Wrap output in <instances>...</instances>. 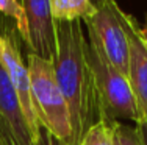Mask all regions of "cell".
Segmentation results:
<instances>
[{"label":"cell","instance_id":"1","mask_svg":"<svg viewBox=\"0 0 147 145\" xmlns=\"http://www.w3.org/2000/svg\"><path fill=\"white\" fill-rule=\"evenodd\" d=\"M57 22V55L55 78L69 106L72 125V145H80L88 130L99 122V105L92 72L86 59V36L83 20Z\"/></svg>","mask_w":147,"mask_h":145},{"label":"cell","instance_id":"2","mask_svg":"<svg viewBox=\"0 0 147 145\" xmlns=\"http://www.w3.org/2000/svg\"><path fill=\"white\" fill-rule=\"evenodd\" d=\"M27 67L31 78V98L39 128L57 139L72 145V125L69 106L55 78L53 65L28 53Z\"/></svg>","mask_w":147,"mask_h":145},{"label":"cell","instance_id":"3","mask_svg":"<svg viewBox=\"0 0 147 145\" xmlns=\"http://www.w3.org/2000/svg\"><path fill=\"white\" fill-rule=\"evenodd\" d=\"M86 59L92 72L99 105V120H131L139 123L128 78L114 67L92 37H86Z\"/></svg>","mask_w":147,"mask_h":145},{"label":"cell","instance_id":"4","mask_svg":"<svg viewBox=\"0 0 147 145\" xmlns=\"http://www.w3.org/2000/svg\"><path fill=\"white\" fill-rule=\"evenodd\" d=\"M122 9L117 3L102 2L97 5V11L91 19L85 20L88 36L92 37L114 67L122 75H128V37L122 22Z\"/></svg>","mask_w":147,"mask_h":145},{"label":"cell","instance_id":"5","mask_svg":"<svg viewBox=\"0 0 147 145\" xmlns=\"http://www.w3.org/2000/svg\"><path fill=\"white\" fill-rule=\"evenodd\" d=\"M122 22L127 31L130 48L127 78L135 98L139 123H147V42L131 16L122 13Z\"/></svg>","mask_w":147,"mask_h":145},{"label":"cell","instance_id":"6","mask_svg":"<svg viewBox=\"0 0 147 145\" xmlns=\"http://www.w3.org/2000/svg\"><path fill=\"white\" fill-rule=\"evenodd\" d=\"M0 44H2V34H0ZM0 123L8 133L11 145H36L38 137L31 130L28 120L25 119L19 97L3 64L2 55H0Z\"/></svg>","mask_w":147,"mask_h":145},{"label":"cell","instance_id":"7","mask_svg":"<svg viewBox=\"0 0 147 145\" xmlns=\"http://www.w3.org/2000/svg\"><path fill=\"white\" fill-rule=\"evenodd\" d=\"M28 19L30 53L52 63L57 55V22L49 2H24Z\"/></svg>","mask_w":147,"mask_h":145},{"label":"cell","instance_id":"8","mask_svg":"<svg viewBox=\"0 0 147 145\" xmlns=\"http://www.w3.org/2000/svg\"><path fill=\"white\" fill-rule=\"evenodd\" d=\"M0 55H2L3 64L9 75L14 91L19 97L22 111L25 119L28 120L33 133L39 137V123L36 120V114L33 108V98H31V78L27 64L24 63L17 44L14 42L11 34H2V44H0Z\"/></svg>","mask_w":147,"mask_h":145},{"label":"cell","instance_id":"9","mask_svg":"<svg viewBox=\"0 0 147 145\" xmlns=\"http://www.w3.org/2000/svg\"><path fill=\"white\" fill-rule=\"evenodd\" d=\"M55 20H88L97 11V5L89 0H50Z\"/></svg>","mask_w":147,"mask_h":145},{"label":"cell","instance_id":"10","mask_svg":"<svg viewBox=\"0 0 147 145\" xmlns=\"http://www.w3.org/2000/svg\"><path fill=\"white\" fill-rule=\"evenodd\" d=\"M116 120H99L88 130L80 145H114Z\"/></svg>","mask_w":147,"mask_h":145},{"label":"cell","instance_id":"11","mask_svg":"<svg viewBox=\"0 0 147 145\" xmlns=\"http://www.w3.org/2000/svg\"><path fill=\"white\" fill-rule=\"evenodd\" d=\"M0 13L14 20L16 30L19 31L20 37L28 44V19L24 3L17 0H0Z\"/></svg>","mask_w":147,"mask_h":145},{"label":"cell","instance_id":"12","mask_svg":"<svg viewBox=\"0 0 147 145\" xmlns=\"http://www.w3.org/2000/svg\"><path fill=\"white\" fill-rule=\"evenodd\" d=\"M114 145H146L138 125L130 126L124 123H116L114 126Z\"/></svg>","mask_w":147,"mask_h":145},{"label":"cell","instance_id":"13","mask_svg":"<svg viewBox=\"0 0 147 145\" xmlns=\"http://www.w3.org/2000/svg\"><path fill=\"white\" fill-rule=\"evenodd\" d=\"M36 145H69V144L57 139V137L52 136L50 133H47L44 128H39V137H38Z\"/></svg>","mask_w":147,"mask_h":145},{"label":"cell","instance_id":"14","mask_svg":"<svg viewBox=\"0 0 147 145\" xmlns=\"http://www.w3.org/2000/svg\"><path fill=\"white\" fill-rule=\"evenodd\" d=\"M0 145H11L9 136H8V133L5 131V128L2 126V123H0Z\"/></svg>","mask_w":147,"mask_h":145},{"label":"cell","instance_id":"15","mask_svg":"<svg viewBox=\"0 0 147 145\" xmlns=\"http://www.w3.org/2000/svg\"><path fill=\"white\" fill-rule=\"evenodd\" d=\"M138 128H139V131H141V136H142V139H144V144L147 145V123H139Z\"/></svg>","mask_w":147,"mask_h":145},{"label":"cell","instance_id":"16","mask_svg":"<svg viewBox=\"0 0 147 145\" xmlns=\"http://www.w3.org/2000/svg\"><path fill=\"white\" fill-rule=\"evenodd\" d=\"M141 33H142V36H144V39H146V42H147V27H146L144 30L141 28Z\"/></svg>","mask_w":147,"mask_h":145}]
</instances>
